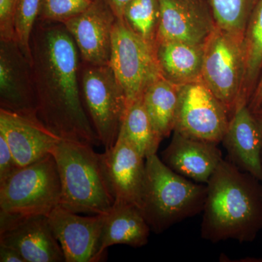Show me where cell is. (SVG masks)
Listing matches in <instances>:
<instances>
[{"instance_id": "cell-1", "label": "cell", "mask_w": 262, "mask_h": 262, "mask_svg": "<svg viewBox=\"0 0 262 262\" xmlns=\"http://www.w3.org/2000/svg\"><path fill=\"white\" fill-rule=\"evenodd\" d=\"M31 51L39 121L62 140L101 144L82 103L80 53L63 24L38 20Z\"/></svg>"}, {"instance_id": "cell-2", "label": "cell", "mask_w": 262, "mask_h": 262, "mask_svg": "<svg viewBox=\"0 0 262 262\" xmlns=\"http://www.w3.org/2000/svg\"><path fill=\"white\" fill-rule=\"evenodd\" d=\"M202 238L251 243L262 230V182L222 160L207 183Z\"/></svg>"}, {"instance_id": "cell-3", "label": "cell", "mask_w": 262, "mask_h": 262, "mask_svg": "<svg viewBox=\"0 0 262 262\" xmlns=\"http://www.w3.org/2000/svg\"><path fill=\"white\" fill-rule=\"evenodd\" d=\"M206 184L193 182L168 168L157 154L146 158L141 211L151 231H165L203 211Z\"/></svg>"}, {"instance_id": "cell-4", "label": "cell", "mask_w": 262, "mask_h": 262, "mask_svg": "<svg viewBox=\"0 0 262 262\" xmlns=\"http://www.w3.org/2000/svg\"><path fill=\"white\" fill-rule=\"evenodd\" d=\"M52 155L61 181L60 206L76 213L106 214L115 201L105 179L101 156L93 146L61 140Z\"/></svg>"}, {"instance_id": "cell-5", "label": "cell", "mask_w": 262, "mask_h": 262, "mask_svg": "<svg viewBox=\"0 0 262 262\" xmlns=\"http://www.w3.org/2000/svg\"><path fill=\"white\" fill-rule=\"evenodd\" d=\"M245 70L244 35L215 27L204 44L201 79L230 118L236 108L245 103Z\"/></svg>"}, {"instance_id": "cell-6", "label": "cell", "mask_w": 262, "mask_h": 262, "mask_svg": "<svg viewBox=\"0 0 262 262\" xmlns=\"http://www.w3.org/2000/svg\"><path fill=\"white\" fill-rule=\"evenodd\" d=\"M61 181L52 154L20 167L0 182V210L24 215H48L60 206Z\"/></svg>"}, {"instance_id": "cell-7", "label": "cell", "mask_w": 262, "mask_h": 262, "mask_svg": "<svg viewBox=\"0 0 262 262\" xmlns=\"http://www.w3.org/2000/svg\"><path fill=\"white\" fill-rule=\"evenodd\" d=\"M80 82L84 110L98 140L107 149L118 138L127 107L126 96L110 64L81 61Z\"/></svg>"}, {"instance_id": "cell-8", "label": "cell", "mask_w": 262, "mask_h": 262, "mask_svg": "<svg viewBox=\"0 0 262 262\" xmlns=\"http://www.w3.org/2000/svg\"><path fill=\"white\" fill-rule=\"evenodd\" d=\"M110 64L125 92L127 106L142 96L150 84L164 77L156 44L139 36L123 18H117L114 27Z\"/></svg>"}, {"instance_id": "cell-9", "label": "cell", "mask_w": 262, "mask_h": 262, "mask_svg": "<svg viewBox=\"0 0 262 262\" xmlns=\"http://www.w3.org/2000/svg\"><path fill=\"white\" fill-rule=\"evenodd\" d=\"M228 113L202 80L182 84L174 131L219 144L228 127Z\"/></svg>"}, {"instance_id": "cell-10", "label": "cell", "mask_w": 262, "mask_h": 262, "mask_svg": "<svg viewBox=\"0 0 262 262\" xmlns=\"http://www.w3.org/2000/svg\"><path fill=\"white\" fill-rule=\"evenodd\" d=\"M0 244L15 248L27 262L65 261L47 215H24L0 210Z\"/></svg>"}, {"instance_id": "cell-11", "label": "cell", "mask_w": 262, "mask_h": 262, "mask_svg": "<svg viewBox=\"0 0 262 262\" xmlns=\"http://www.w3.org/2000/svg\"><path fill=\"white\" fill-rule=\"evenodd\" d=\"M0 108L38 119L32 64L15 40L0 39Z\"/></svg>"}, {"instance_id": "cell-12", "label": "cell", "mask_w": 262, "mask_h": 262, "mask_svg": "<svg viewBox=\"0 0 262 262\" xmlns=\"http://www.w3.org/2000/svg\"><path fill=\"white\" fill-rule=\"evenodd\" d=\"M117 18L105 0H94L87 9L63 23L75 41L81 61L110 64Z\"/></svg>"}, {"instance_id": "cell-13", "label": "cell", "mask_w": 262, "mask_h": 262, "mask_svg": "<svg viewBox=\"0 0 262 262\" xmlns=\"http://www.w3.org/2000/svg\"><path fill=\"white\" fill-rule=\"evenodd\" d=\"M100 156L114 203H127L141 208L146 158L121 134L114 146Z\"/></svg>"}, {"instance_id": "cell-14", "label": "cell", "mask_w": 262, "mask_h": 262, "mask_svg": "<svg viewBox=\"0 0 262 262\" xmlns=\"http://www.w3.org/2000/svg\"><path fill=\"white\" fill-rule=\"evenodd\" d=\"M156 45L178 42L203 46L215 28L208 0H160Z\"/></svg>"}, {"instance_id": "cell-15", "label": "cell", "mask_w": 262, "mask_h": 262, "mask_svg": "<svg viewBox=\"0 0 262 262\" xmlns=\"http://www.w3.org/2000/svg\"><path fill=\"white\" fill-rule=\"evenodd\" d=\"M48 217L66 262H96L105 214L81 216L58 206Z\"/></svg>"}, {"instance_id": "cell-16", "label": "cell", "mask_w": 262, "mask_h": 262, "mask_svg": "<svg viewBox=\"0 0 262 262\" xmlns=\"http://www.w3.org/2000/svg\"><path fill=\"white\" fill-rule=\"evenodd\" d=\"M0 134L4 136L15 161L27 166L42 159L62 140L38 119L0 108Z\"/></svg>"}, {"instance_id": "cell-17", "label": "cell", "mask_w": 262, "mask_h": 262, "mask_svg": "<svg viewBox=\"0 0 262 262\" xmlns=\"http://www.w3.org/2000/svg\"><path fill=\"white\" fill-rule=\"evenodd\" d=\"M161 160L179 175L207 184L223 158L218 144L174 131L171 141L162 152Z\"/></svg>"}, {"instance_id": "cell-18", "label": "cell", "mask_w": 262, "mask_h": 262, "mask_svg": "<svg viewBox=\"0 0 262 262\" xmlns=\"http://www.w3.org/2000/svg\"><path fill=\"white\" fill-rule=\"evenodd\" d=\"M228 160L262 182V135L246 103L239 105L229 120L222 141Z\"/></svg>"}, {"instance_id": "cell-19", "label": "cell", "mask_w": 262, "mask_h": 262, "mask_svg": "<svg viewBox=\"0 0 262 262\" xmlns=\"http://www.w3.org/2000/svg\"><path fill=\"white\" fill-rule=\"evenodd\" d=\"M151 232L140 208L127 203H114L105 214L96 262L101 261L106 250L115 245L133 248L146 246Z\"/></svg>"}, {"instance_id": "cell-20", "label": "cell", "mask_w": 262, "mask_h": 262, "mask_svg": "<svg viewBox=\"0 0 262 262\" xmlns=\"http://www.w3.org/2000/svg\"><path fill=\"white\" fill-rule=\"evenodd\" d=\"M156 49L160 70L165 79L177 84L202 80L204 45L163 42L158 43Z\"/></svg>"}, {"instance_id": "cell-21", "label": "cell", "mask_w": 262, "mask_h": 262, "mask_svg": "<svg viewBox=\"0 0 262 262\" xmlns=\"http://www.w3.org/2000/svg\"><path fill=\"white\" fill-rule=\"evenodd\" d=\"M181 85L161 77L150 84L143 94L146 113L162 141L174 130Z\"/></svg>"}, {"instance_id": "cell-22", "label": "cell", "mask_w": 262, "mask_h": 262, "mask_svg": "<svg viewBox=\"0 0 262 262\" xmlns=\"http://www.w3.org/2000/svg\"><path fill=\"white\" fill-rule=\"evenodd\" d=\"M119 134L125 136L144 158L157 154L162 140L150 121L142 96L127 106Z\"/></svg>"}, {"instance_id": "cell-23", "label": "cell", "mask_w": 262, "mask_h": 262, "mask_svg": "<svg viewBox=\"0 0 262 262\" xmlns=\"http://www.w3.org/2000/svg\"><path fill=\"white\" fill-rule=\"evenodd\" d=\"M246 70L243 101L249 103L262 70V0H258L244 34Z\"/></svg>"}, {"instance_id": "cell-24", "label": "cell", "mask_w": 262, "mask_h": 262, "mask_svg": "<svg viewBox=\"0 0 262 262\" xmlns=\"http://www.w3.org/2000/svg\"><path fill=\"white\" fill-rule=\"evenodd\" d=\"M208 3L215 27L244 35L254 0H208Z\"/></svg>"}, {"instance_id": "cell-25", "label": "cell", "mask_w": 262, "mask_h": 262, "mask_svg": "<svg viewBox=\"0 0 262 262\" xmlns=\"http://www.w3.org/2000/svg\"><path fill=\"white\" fill-rule=\"evenodd\" d=\"M160 15V0H132L124 11L123 19L139 36L156 44Z\"/></svg>"}, {"instance_id": "cell-26", "label": "cell", "mask_w": 262, "mask_h": 262, "mask_svg": "<svg viewBox=\"0 0 262 262\" xmlns=\"http://www.w3.org/2000/svg\"><path fill=\"white\" fill-rule=\"evenodd\" d=\"M42 0H20L14 19V38L20 51L32 64L31 39L39 20Z\"/></svg>"}, {"instance_id": "cell-27", "label": "cell", "mask_w": 262, "mask_h": 262, "mask_svg": "<svg viewBox=\"0 0 262 262\" xmlns=\"http://www.w3.org/2000/svg\"><path fill=\"white\" fill-rule=\"evenodd\" d=\"M94 0H42L39 20L63 24L80 14Z\"/></svg>"}, {"instance_id": "cell-28", "label": "cell", "mask_w": 262, "mask_h": 262, "mask_svg": "<svg viewBox=\"0 0 262 262\" xmlns=\"http://www.w3.org/2000/svg\"><path fill=\"white\" fill-rule=\"evenodd\" d=\"M20 0H0V39L15 40L14 19Z\"/></svg>"}, {"instance_id": "cell-29", "label": "cell", "mask_w": 262, "mask_h": 262, "mask_svg": "<svg viewBox=\"0 0 262 262\" xmlns=\"http://www.w3.org/2000/svg\"><path fill=\"white\" fill-rule=\"evenodd\" d=\"M19 168L4 136L0 134V182L8 178Z\"/></svg>"}, {"instance_id": "cell-30", "label": "cell", "mask_w": 262, "mask_h": 262, "mask_svg": "<svg viewBox=\"0 0 262 262\" xmlns=\"http://www.w3.org/2000/svg\"><path fill=\"white\" fill-rule=\"evenodd\" d=\"M0 261L27 262L17 250L4 244H0Z\"/></svg>"}, {"instance_id": "cell-31", "label": "cell", "mask_w": 262, "mask_h": 262, "mask_svg": "<svg viewBox=\"0 0 262 262\" xmlns=\"http://www.w3.org/2000/svg\"><path fill=\"white\" fill-rule=\"evenodd\" d=\"M118 19L123 18L124 11L132 0H105Z\"/></svg>"}, {"instance_id": "cell-32", "label": "cell", "mask_w": 262, "mask_h": 262, "mask_svg": "<svg viewBox=\"0 0 262 262\" xmlns=\"http://www.w3.org/2000/svg\"><path fill=\"white\" fill-rule=\"evenodd\" d=\"M262 103V75L260 77L259 81L258 82L256 90L253 93L252 98L248 103V107L250 110L256 108L258 105Z\"/></svg>"}, {"instance_id": "cell-33", "label": "cell", "mask_w": 262, "mask_h": 262, "mask_svg": "<svg viewBox=\"0 0 262 262\" xmlns=\"http://www.w3.org/2000/svg\"><path fill=\"white\" fill-rule=\"evenodd\" d=\"M251 111L252 112L253 115H254L255 118L258 122V127H259L262 135V104L258 106V107L251 110Z\"/></svg>"}, {"instance_id": "cell-34", "label": "cell", "mask_w": 262, "mask_h": 262, "mask_svg": "<svg viewBox=\"0 0 262 262\" xmlns=\"http://www.w3.org/2000/svg\"><path fill=\"white\" fill-rule=\"evenodd\" d=\"M258 0H254L255 5H256V3H257Z\"/></svg>"}, {"instance_id": "cell-35", "label": "cell", "mask_w": 262, "mask_h": 262, "mask_svg": "<svg viewBox=\"0 0 262 262\" xmlns=\"http://www.w3.org/2000/svg\"><path fill=\"white\" fill-rule=\"evenodd\" d=\"M261 104H262V103H261V104H260V105H261ZM260 105H258V106H260ZM258 106H256V107H258Z\"/></svg>"}]
</instances>
